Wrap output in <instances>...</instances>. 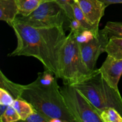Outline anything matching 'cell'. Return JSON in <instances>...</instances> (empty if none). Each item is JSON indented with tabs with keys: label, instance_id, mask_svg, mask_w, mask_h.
Returning <instances> with one entry per match:
<instances>
[{
	"label": "cell",
	"instance_id": "6da1fadb",
	"mask_svg": "<svg viewBox=\"0 0 122 122\" xmlns=\"http://www.w3.org/2000/svg\"><path fill=\"white\" fill-rule=\"evenodd\" d=\"M12 27L17 44L8 56L35 57L45 70H51L60 78L62 51L67 39L63 27L37 28L16 19Z\"/></svg>",
	"mask_w": 122,
	"mask_h": 122
},
{
	"label": "cell",
	"instance_id": "7a4b0ae2",
	"mask_svg": "<svg viewBox=\"0 0 122 122\" xmlns=\"http://www.w3.org/2000/svg\"><path fill=\"white\" fill-rule=\"evenodd\" d=\"M21 98L31 104L50 122H76L66 106L57 79L48 85L33 81L25 85Z\"/></svg>",
	"mask_w": 122,
	"mask_h": 122
},
{
	"label": "cell",
	"instance_id": "3957f363",
	"mask_svg": "<svg viewBox=\"0 0 122 122\" xmlns=\"http://www.w3.org/2000/svg\"><path fill=\"white\" fill-rule=\"evenodd\" d=\"M98 69L90 70L85 64L75 33L70 30L67 36L61 60L60 79L64 85H76L99 73Z\"/></svg>",
	"mask_w": 122,
	"mask_h": 122
},
{
	"label": "cell",
	"instance_id": "277c9868",
	"mask_svg": "<svg viewBox=\"0 0 122 122\" xmlns=\"http://www.w3.org/2000/svg\"><path fill=\"white\" fill-rule=\"evenodd\" d=\"M74 86L100 113L108 108H114L122 116V98L119 90L111 86L100 73Z\"/></svg>",
	"mask_w": 122,
	"mask_h": 122
},
{
	"label": "cell",
	"instance_id": "5b68a950",
	"mask_svg": "<svg viewBox=\"0 0 122 122\" xmlns=\"http://www.w3.org/2000/svg\"><path fill=\"white\" fill-rule=\"evenodd\" d=\"M60 91L76 122H102L98 110L74 86L64 85L60 87Z\"/></svg>",
	"mask_w": 122,
	"mask_h": 122
},
{
	"label": "cell",
	"instance_id": "8992f818",
	"mask_svg": "<svg viewBox=\"0 0 122 122\" xmlns=\"http://www.w3.org/2000/svg\"><path fill=\"white\" fill-rule=\"evenodd\" d=\"M66 17L64 10L54 0L42 2L27 16L19 15L17 19L37 28L63 27Z\"/></svg>",
	"mask_w": 122,
	"mask_h": 122
},
{
	"label": "cell",
	"instance_id": "52a82bcc",
	"mask_svg": "<svg viewBox=\"0 0 122 122\" xmlns=\"http://www.w3.org/2000/svg\"><path fill=\"white\" fill-rule=\"evenodd\" d=\"M109 37L104 29L100 30L98 36L85 44H79L82 59L87 67L90 70H96L97 61L99 56L106 52Z\"/></svg>",
	"mask_w": 122,
	"mask_h": 122
},
{
	"label": "cell",
	"instance_id": "ba28073f",
	"mask_svg": "<svg viewBox=\"0 0 122 122\" xmlns=\"http://www.w3.org/2000/svg\"><path fill=\"white\" fill-rule=\"evenodd\" d=\"M98 70L105 81L113 88L119 90L118 84L122 75V59L117 60L107 56Z\"/></svg>",
	"mask_w": 122,
	"mask_h": 122
},
{
	"label": "cell",
	"instance_id": "9c48e42d",
	"mask_svg": "<svg viewBox=\"0 0 122 122\" xmlns=\"http://www.w3.org/2000/svg\"><path fill=\"white\" fill-rule=\"evenodd\" d=\"M79 5L88 20L99 27L107 6L100 0H78Z\"/></svg>",
	"mask_w": 122,
	"mask_h": 122
},
{
	"label": "cell",
	"instance_id": "30bf717a",
	"mask_svg": "<svg viewBox=\"0 0 122 122\" xmlns=\"http://www.w3.org/2000/svg\"><path fill=\"white\" fill-rule=\"evenodd\" d=\"M19 15L16 0H0V20L12 27Z\"/></svg>",
	"mask_w": 122,
	"mask_h": 122
},
{
	"label": "cell",
	"instance_id": "8fae6325",
	"mask_svg": "<svg viewBox=\"0 0 122 122\" xmlns=\"http://www.w3.org/2000/svg\"><path fill=\"white\" fill-rule=\"evenodd\" d=\"M0 88L7 91L14 100L21 98L25 85L18 84L8 79L0 70Z\"/></svg>",
	"mask_w": 122,
	"mask_h": 122
},
{
	"label": "cell",
	"instance_id": "7c38bea8",
	"mask_svg": "<svg viewBox=\"0 0 122 122\" xmlns=\"http://www.w3.org/2000/svg\"><path fill=\"white\" fill-rule=\"evenodd\" d=\"M73 9L74 12V17L80 23L81 26L84 29L90 30L93 31L95 34H99V32H100L99 27H97V26L92 24L87 19V18L84 15L81 8H80L77 2H75L73 4Z\"/></svg>",
	"mask_w": 122,
	"mask_h": 122
},
{
	"label": "cell",
	"instance_id": "4fadbf2b",
	"mask_svg": "<svg viewBox=\"0 0 122 122\" xmlns=\"http://www.w3.org/2000/svg\"><path fill=\"white\" fill-rule=\"evenodd\" d=\"M106 52L115 59H122V38L111 37L106 46Z\"/></svg>",
	"mask_w": 122,
	"mask_h": 122
},
{
	"label": "cell",
	"instance_id": "5bb4252c",
	"mask_svg": "<svg viewBox=\"0 0 122 122\" xmlns=\"http://www.w3.org/2000/svg\"><path fill=\"white\" fill-rule=\"evenodd\" d=\"M12 106L20 115L21 120L25 121L34 112V107L31 104L23 99L14 100Z\"/></svg>",
	"mask_w": 122,
	"mask_h": 122
},
{
	"label": "cell",
	"instance_id": "9a60e30c",
	"mask_svg": "<svg viewBox=\"0 0 122 122\" xmlns=\"http://www.w3.org/2000/svg\"><path fill=\"white\" fill-rule=\"evenodd\" d=\"M44 1L42 0H16L19 15L27 16L35 10Z\"/></svg>",
	"mask_w": 122,
	"mask_h": 122
},
{
	"label": "cell",
	"instance_id": "2e32d148",
	"mask_svg": "<svg viewBox=\"0 0 122 122\" xmlns=\"http://www.w3.org/2000/svg\"><path fill=\"white\" fill-rule=\"evenodd\" d=\"M102 122H122V116L117 110L108 108L100 113Z\"/></svg>",
	"mask_w": 122,
	"mask_h": 122
},
{
	"label": "cell",
	"instance_id": "e0dca14e",
	"mask_svg": "<svg viewBox=\"0 0 122 122\" xmlns=\"http://www.w3.org/2000/svg\"><path fill=\"white\" fill-rule=\"evenodd\" d=\"M108 37H119L122 38V22L119 21H108L104 27Z\"/></svg>",
	"mask_w": 122,
	"mask_h": 122
},
{
	"label": "cell",
	"instance_id": "ac0fdd59",
	"mask_svg": "<svg viewBox=\"0 0 122 122\" xmlns=\"http://www.w3.org/2000/svg\"><path fill=\"white\" fill-rule=\"evenodd\" d=\"M21 120L20 115L12 105L9 106L6 110L0 115L1 122H14Z\"/></svg>",
	"mask_w": 122,
	"mask_h": 122
},
{
	"label": "cell",
	"instance_id": "d6986e66",
	"mask_svg": "<svg viewBox=\"0 0 122 122\" xmlns=\"http://www.w3.org/2000/svg\"><path fill=\"white\" fill-rule=\"evenodd\" d=\"M66 13V17L69 20L75 18L73 9V4L75 2L74 0H55Z\"/></svg>",
	"mask_w": 122,
	"mask_h": 122
},
{
	"label": "cell",
	"instance_id": "ffe728a7",
	"mask_svg": "<svg viewBox=\"0 0 122 122\" xmlns=\"http://www.w3.org/2000/svg\"><path fill=\"white\" fill-rule=\"evenodd\" d=\"M100 33V32H99ZM99 35H97L94 33L93 31L90 30L83 29L81 33L77 35H75L76 41L79 44H85V43L88 42L92 39H94L95 37L98 36Z\"/></svg>",
	"mask_w": 122,
	"mask_h": 122
},
{
	"label": "cell",
	"instance_id": "44dd1931",
	"mask_svg": "<svg viewBox=\"0 0 122 122\" xmlns=\"http://www.w3.org/2000/svg\"><path fill=\"white\" fill-rule=\"evenodd\" d=\"M14 99L11 94L5 89L0 88V104L5 105V106H11L13 104Z\"/></svg>",
	"mask_w": 122,
	"mask_h": 122
},
{
	"label": "cell",
	"instance_id": "7402d4cb",
	"mask_svg": "<svg viewBox=\"0 0 122 122\" xmlns=\"http://www.w3.org/2000/svg\"><path fill=\"white\" fill-rule=\"evenodd\" d=\"M25 121L29 122H50L46 117L35 109L32 114Z\"/></svg>",
	"mask_w": 122,
	"mask_h": 122
},
{
	"label": "cell",
	"instance_id": "603a6c76",
	"mask_svg": "<svg viewBox=\"0 0 122 122\" xmlns=\"http://www.w3.org/2000/svg\"><path fill=\"white\" fill-rule=\"evenodd\" d=\"M70 21V25H69V27L70 28L71 30L73 32L75 35H77L81 33L84 29L81 26L80 23L76 20L75 18L71 19L69 20Z\"/></svg>",
	"mask_w": 122,
	"mask_h": 122
},
{
	"label": "cell",
	"instance_id": "cb8c5ba5",
	"mask_svg": "<svg viewBox=\"0 0 122 122\" xmlns=\"http://www.w3.org/2000/svg\"><path fill=\"white\" fill-rule=\"evenodd\" d=\"M102 1L107 7L112 4H122V0H100Z\"/></svg>",
	"mask_w": 122,
	"mask_h": 122
},
{
	"label": "cell",
	"instance_id": "d4e9b609",
	"mask_svg": "<svg viewBox=\"0 0 122 122\" xmlns=\"http://www.w3.org/2000/svg\"><path fill=\"white\" fill-rule=\"evenodd\" d=\"M8 106H5V105H3V104H0V115L4 113V112L6 110V109L8 107Z\"/></svg>",
	"mask_w": 122,
	"mask_h": 122
},
{
	"label": "cell",
	"instance_id": "484cf974",
	"mask_svg": "<svg viewBox=\"0 0 122 122\" xmlns=\"http://www.w3.org/2000/svg\"><path fill=\"white\" fill-rule=\"evenodd\" d=\"M42 1H44H44H52V0H42ZM54 1H55V0H54Z\"/></svg>",
	"mask_w": 122,
	"mask_h": 122
},
{
	"label": "cell",
	"instance_id": "4316f807",
	"mask_svg": "<svg viewBox=\"0 0 122 122\" xmlns=\"http://www.w3.org/2000/svg\"><path fill=\"white\" fill-rule=\"evenodd\" d=\"M74 1H75L76 2H77V1H78V0H74Z\"/></svg>",
	"mask_w": 122,
	"mask_h": 122
}]
</instances>
